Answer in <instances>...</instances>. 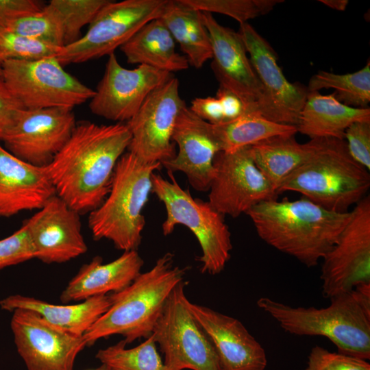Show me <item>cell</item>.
I'll return each mask as SVG.
<instances>
[{
	"instance_id": "34",
	"label": "cell",
	"mask_w": 370,
	"mask_h": 370,
	"mask_svg": "<svg viewBox=\"0 0 370 370\" xmlns=\"http://www.w3.org/2000/svg\"><path fill=\"white\" fill-rule=\"evenodd\" d=\"M195 10L230 16L240 24L271 12L282 0H180Z\"/></svg>"
},
{
	"instance_id": "36",
	"label": "cell",
	"mask_w": 370,
	"mask_h": 370,
	"mask_svg": "<svg viewBox=\"0 0 370 370\" xmlns=\"http://www.w3.org/2000/svg\"><path fill=\"white\" fill-rule=\"evenodd\" d=\"M304 370H370L367 360L316 345L312 348Z\"/></svg>"
},
{
	"instance_id": "14",
	"label": "cell",
	"mask_w": 370,
	"mask_h": 370,
	"mask_svg": "<svg viewBox=\"0 0 370 370\" xmlns=\"http://www.w3.org/2000/svg\"><path fill=\"white\" fill-rule=\"evenodd\" d=\"M12 312L14 341L27 370H73L77 356L86 346L83 336L66 332L32 310Z\"/></svg>"
},
{
	"instance_id": "37",
	"label": "cell",
	"mask_w": 370,
	"mask_h": 370,
	"mask_svg": "<svg viewBox=\"0 0 370 370\" xmlns=\"http://www.w3.org/2000/svg\"><path fill=\"white\" fill-rule=\"evenodd\" d=\"M32 258H35V253L24 223L11 235L0 240V269Z\"/></svg>"
},
{
	"instance_id": "22",
	"label": "cell",
	"mask_w": 370,
	"mask_h": 370,
	"mask_svg": "<svg viewBox=\"0 0 370 370\" xmlns=\"http://www.w3.org/2000/svg\"><path fill=\"white\" fill-rule=\"evenodd\" d=\"M56 195L47 166L25 162L0 144V217L39 210Z\"/></svg>"
},
{
	"instance_id": "43",
	"label": "cell",
	"mask_w": 370,
	"mask_h": 370,
	"mask_svg": "<svg viewBox=\"0 0 370 370\" xmlns=\"http://www.w3.org/2000/svg\"><path fill=\"white\" fill-rule=\"evenodd\" d=\"M319 1L332 9L338 11L345 10L348 5L347 0H319Z\"/></svg>"
},
{
	"instance_id": "3",
	"label": "cell",
	"mask_w": 370,
	"mask_h": 370,
	"mask_svg": "<svg viewBox=\"0 0 370 370\" xmlns=\"http://www.w3.org/2000/svg\"><path fill=\"white\" fill-rule=\"evenodd\" d=\"M325 308L293 307L262 297L257 306L286 332L321 336L338 352L366 360L370 358V284L334 296Z\"/></svg>"
},
{
	"instance_id": "18",
	"label": "cell",
	"mask_w": 370,
	"mask_h": 370,
	"mask_svg": "<svg viewBox=\"0 0 370 370\" xmlns=\"http://www.w3.org/2000/svg\"><path fill=\"white\" fill-rule=\"evenodd\" d=\"M238 33L263 89L265 118L296 127L307 88L288 81L274 49L249 23L240 24Z\"/></svg>"
},
{
	"instance_id": "42",
	"label": "cell",
	"mask_w": 370,
	"mask_h": 370,
	"mask_svg": "<svg viewBox=\"0 0 370 370\" xmlns=\"http://www.w3.org/2000/svg\"><path fill=\"white\" fill-rule=\"evenodd\" d=\"M215 97L218 98L222 105L224 123L234 121L245 113L244 106L241 99L227 89L219 86Z\"/></svg>"
},
{
	"instance_id": "20",
	"label": "cell",
	"mask_w": 370,
	"mask_h": 370,
	"mask_svg": "<svg viewBox=\"0 0 370 370\" xmlns=\"http://www.w3.org/2000/svg\"><path fill=\"white\" fill-rule=\"evenodd\" d=\"M173 140L178 151L162 166L168 173H184L195 190H208L214 173V159L221 151L213 125L197 116L186 106L177 119Z\"/></svg>"
},
{
	"instance_id": "29",
	"label": "cell",
	"mask_w": 370,
	"mask_h": 370,
	"mask_svg": "<svg viewBox=\"0 0 370 370\" xmlns=\"http://www.w3.org/2000/svg\"><path fill=\"white\" fill-rule=\"evenodd\" d=\"M213 127L221 151H232L273 136L297 132L295 126L273 122L255 112H245L234 121Z\"/></svg>"
},
{
	"instance_id": "10",
	"label": "cell",
	"mask_w": 370,
	"mask_h": 370,
	"mask_svg": "<svg viewBox=\"0 0 370 370\" xmlns=\"http://www.w3.org/2000/svg\"><path fill=\"white\" fill-rule=\"evenodd\" d=\"M182 281L171 292L152 336L168 370H221L209 337L190 312Z\"/></svg>"
},
{
	"instance_id": "12",
	"label": "cell",
	"mask_w": 370,
	"mask_h": 370,
	"mask_svg": "<svg viewBox=\"0 0 370 370\" xmlns=\"http://www.w3.org/2000/svg\"><path fill=\"white\" fill-rule=\"evenodd\" d=\"M214 173L208 202L223 215L236 218L278 193L256 165L250 146L219 151L214 159Z\"/></svg>"
},
{
	"instance_id": "38",
	"label": "cell",
	"mask_w": 370,
	"mask_h": 370,
	"mask_svg": "<svg viewBox=\"0 0 370 370\" xmlns=\"http://www.w3.org/2000/svg\"><path fill=\"white\" fill-rule=\"evenodd\" d=\"M344 140L352 158L370 170V121L352 123L345 130Z\"/></svg>"
},
{
	"instance_id": "39",
	"label": "cell",
	"mask_w": 370,
	"mask_h": 370,
	"mask_svg": "<svg viewBox=\"0 0 370 370\" xmlns=\"http://www.w3.org/2000/svg\"><path fill=\"white\" fill-rule=\"evenodd\" d=\"M25 109L0 77V140Z\"/></svg>"
},
{
	"instance_id": "26",
	"label": "cell",
	"mask_w": 370,
	"mask_h": 370,
	"mask_svg": "<svg viewBox=\"0 0 370 370\" xmlns=\"http://www.w3.org/2000/svg\"><path fill=\"white\" fill-rule=\"evenodd\" d=\"M175 43L159 18L143 25L120 49L130 64L147 65L173 73L189 66L186 57L176 51Z\"/></svg>"
},
{
	"instance_id": "5",
	"label": "cell",
	"mask_w": 370,
	"mask_h": 370,
	"mask_svg": "<svg viewBox=\"0 0 370 370\" xmlns=\"http://www.w3.org/2000/svg\"><path fill=\"white\" fill-rule=\"evenodd\" d=\"M309 158L278 188L300 193L329 210L349 212L370 188L369 171L349 154L344 139L317 138Z\"/></svg>"
},
{
	"instance_id": "4",
	"label": "cell",
	"mask_w": 370,
	"mask_h": 370,
	"mask_svg": "<svg viewBox=\"0 0 370 370\" xmlns=\"http://www.w3.org/2000/svg\"><path fill=\"white\" fill-rule=\"evenodd\" d=\"M186 268L175 264L166 252L147 271L122 291L110 294L108 310L83 335L86 346L119 334L125 343L149 337L174 288L184 280Z\"/></svg>"
},
{
	"instance_id": "35",
	"label": "cell",
	"mask_w": 370,
	"mask_h": 370,
	"mask_svg": "<svg viewBox=\"0 0 370 370\" xmlns=\"http://www.w3.org/2000/svg\"><path fill=\"white\" fill-rule=\"evenodd\" d=\"M62 47L0 28V66L7 60L56 57Z\"/></svg>"
},
{
	"instance_id": "41",
	"label": "cell",
	"mask_w": 370,
	"mask_h": 370,
	"mask_svg": "<svg viewBox=\"0 0 370 370\" xmlns=\"http://www.w3.org/2000/svg\"><path fill=\"white\" fill-rule=\"evenodd\" d=\"M188 108L197 116L212 125L225 123L223 107L217 97H197Z\"/></svg>"
},
{
	"instance_id": "32",
	"label": "cell",
	"mask_w": 370,
	"mask_h": 370,
	"mask_svg": "<svg viewBox=\"0 0 370 370\" xmlns=\"http://www.w3.org/2000/svg\"><path fill=\"white\" fill-rule=\"evenodd\" d=\"M3 28L60 47L65 45L61 21L49 4L37 12L10 22Z\"/></svg>"
},
{
	"instance_id": "46",
	"label": "cell",
	"mask_w": 370,
	"mask_h": 370,
	"mask_svg": "<svg viewBox=\"0 0 370 370\" xmlns=\"http://www.w3.org/2000/svg\"><path fill=\"white\" fill-rule=\"evenodd\" d=\"M95 370H102L101 367H99L98 369H97Z\"/></svg>"
},
{
	"instance_id": "16",
	"label": "cell",
	"mask_w": 370,
	"mask_h": 370,
	"mask_svg": "<svg viewBox=\"0 0 370 370\" xmlns=\"http://www.w3.org/2000/svg\"><path fill=\"white\" fill-rule=\"evenodd\" d=\"M76 126L72 109H24L2 138L16 157L47 166L64 146Z\"/></svg>"
},
{
	"instance_id": "13",
	"label": "cell",
	"mask_w": 370,
	"mask_h": 370,
	"mask_svg": "<svg viewBox=\"0 0 370 370\" xmlns=\"http://www.w3.org/2000/svg\"><path fill=\"white\" fill-rule=\"evenodd\" d=\"M186 106L173 77L154 90L126 123L131 134L127 151L143 162L161 164L176 153L173 133L177 119Z\"/></svg>"
},
{
	"instance_id": "40",
	"label": "cell",
	"mask_w": 370,
	"mask_h": 370,
	"mask_svg": "<svg viewBox=\"0 0 370 370\" xmlns=\"http://www.w3.org/2000/svg\"><path fill=\"white\" fill-rule=\"evenodd\" d=\"M43 6L36 0H0V28L23 16L40 11Z\"/></svg>"
},
{
	"instance_id": "24",
	"label": "cell",
	"mask_w": 370,
	"mask_h": 370,
	"mask_svg": "<svg viewBox=\"0 0 370 370\" xmlns=\"http://www.w3.org/2000/svg\"><path fill=\"white\" fill-rule=\"evenodd\" d=\"M111 304L110 295L92 297L70 305H57L32 297L12 295L0 301V307L11 312L17 309L34 311L47 322L73 334L83 336Z\"/></svg>"
},
{
	"instance_id": "8",
	"label": "cell",
	"mask_w": 370,
	"mask_h": 370,
	"mask_svg": "<svg viewBox=\"0 0 370 370\" xmlns=\"http://www.w3.org/2000/svg\"><path fill=\"white\" fill-rule=\"evenodd\" d=\"M169 0L108 1L86 34L56 56L62 65L79 64L113 53L143 25L160 18Z\"/></svg>"
},
{
	"instance_id": "23",
	"label": "cell",
	"mask_w": 370,
	"mask_h": 370,
	"mask_svg": "<svg viewBox=\"0 0 370 370\" xmlns=\"http://www.w3.org/2000/svg\"><path fill=\"white\" fill-rule=\"evenodd\" d=\"M143 264L136 250L123 251L119 258L106 264L100 256H95L69 281L60 295V300L64 304L83 301L119 292L141 273Z\"/></svg>"
},
{
	"instance_id": "25",
	"label": "cell",
	"mask_w": 370,
	"mask_h": 370,
	"mask_svg": "<svg viewBox=\"0 0 370 370\" xmlns=\"http://www.w3.org/2000/svg\"><path fill=\"white\" fill-rule=\"evenodd\" d=\"M370 121V108H357L336 100L333 95L308 92L296 125L297 132L310 139H344L347 128L354 122Z\"/></svg>"
},
{
	"instance_id": "27",
	"label": "cell",
	"mask_w": 370,
	"mask_h": 370,
	"mask_svg": "<svg viewBox=\"0 0 370 370\" xmlns=\"http://www.w3.org/2000/svg\"><path fill=\"white\" fill-rule=\"evenodd\" d=\"M253 160L277 193L284 180L311 155L314 140L298 143L295 135L275 136L250 146Z\"/></svg>"
},
{
	"instance_id": "45",
	"label": "cell",
	"mask_w": 370,
	"mask_h": 370,
	"mask_svg": "<svg viewBox=\"0 0 370 370\" xmlns=\"http://www.w3.org/2000/svg\"><path fill=\"white\" fill-rule=\"evenodd\" d=\"M0 77H1V66H0Z\"/></svg>"
},
{
	"instance_id": "6",
	"label": "cell",
	"mask_w": 370,
	"mask_h": 370,
	"mask_svg": "<svg viewBox=\"0 0 370 370\" xmlns=\"http://www.w3.org/2000/svg\"><path fill=\"white\" fill-rule=\"evenodd\" d=\"M162 166L125 153L118 161L109 193L92 210L88 225L95 240L107 239L123 251L137 250L145 219L143 208L152 189L151 177Z\"/></svg>"
},
{
	"instance_id": "30",
	"label": "cell",
	"mask_w": 370,
	"mask_h": 370,
	"mask_svg": "<svg viewBox=\"0 0 370 370\" xmlns=\"http://www.w3.org/2000/svg\"><path fill=\"white\" fill-rule=\"evenodd\" d=\"M308 92L332 88L339 102L353 108H369L370 103V63L358 71L336 74L320 71L312 75L306 87Z\"/></svg>"
},
{
	"instance_id": "19",
	"label": "cell",
	"mask_w": 370,
	"mask_h": 370,
	"mask_svg": "<svg viewBox=\"0 0 370 370\" xmlns=\"http://www.w3.org/2000/svg\"><path fill=\"white\" fill-rule=\"evenodd\" d=\"M35 258L45 263H63L87 251L79 213L57 195L23 223Z\"/></svg>"
},
{
	"instance_id": "31",
	"label": "cell",
	"mask_w": 370,
	"mask_h": 370,
	"mask_svg": "<svg viewBox=\"0 0 370 370\" xmlns=\"http://www.w3.org/2000/svg\"><path fill=\"white\" fill-rule=\"evenodd\" d=\"M126 345L122 340L99 349L95 357L111 370H168L152 335L133 348L127 349Z\"/></svg>"
},
{
	"instance_id": "44",
	"label": "cell",
	"mask_w": 370,
	"mask_h": 370,
	"mask_svg": "<svg viewBox=\"0 0 370 370\" xmlns=\"http://www.w3.org/2000/svg\"><path fill=\"white\" fill-rule=\"evenodd\" d=\"M101 367L102 370H111L110 368H108V367L103 365H102Z\"/></svg>"
},
{
	"instance_id": "33",
	"label": "cell",
	"mask_w": 370,
	"mask_h": 370,
	"mask_svg": "<svg viewBox=\"0 0 370 370\" xmlns=\"http://www.w3.org/2000/svg\"><path fill=\"white\" fill-rule=\"evenodd\" d=\"M109 0H51L48 3L58 14L64 34L65 45L77 40L81 30L90 25ZM64 45V46H65Z\"/></svg>"
},
{
	"instance_id": "7",
	"label": "cell",
	"mask_w": 370,
	"mask_h": 370,
	"mask_svg": "<svg viewBox=\"0 0 370 370\" xmlns=\"http://www.w3.org/2000/svg\"><path fill=\"white\" fill-rule=\"evenodd\" d=\"M170 180L153 173L152 189L166 209V219L162 224L164 236L171 234L177 225H183L195 235L201 249L198 260L203 273L217 275L225 269L231 257V232L224 215L210 203L194 198L168 173Z\"/></svg>"
},
{
	"instance_id": "1",
	"label": "cell",
	"mask_w": 370,
	"mask_h": 370,
	"mask_svg": "<svg viewBox=\"0 0 370 370\" xmlns=\"http://www.w3.org/2000/svg\"><path fill=\"white\" fill-rule=\"evenodd\" d=\"M126 123L84 121L47 166L56 195L78 212H91L108 195L116 165L127 149Z\"/></svg>"
},
{
	"instance_id": "28",
	"label": "cell",
	"mask_w": 370,
	"mask_h": 370,
	"mask_svg": "<svg viewBox=\"0 0 370 370\" xmlns=\"http://www.w3.org/2000/svg\"><path fill=\"white\" fill-rule=\"evenodd\" d=\"M160 18L180 45L189 64L199 69L212 59L210 35L199 11L187 7L180 0H169Z\"/></svg>"
},
{
	"instance_id": "11",
	"label": "cell",
	"mask_w": 370,
	"mask_h": 370,
	"mask_svg": "<svg viewBox=\"0 0 370 370\" xmlns=\"http://www.w3.org/2000/svg\"><path fill=\"white\" fill-rule=\"evenodd\" d=\"M321 289L331 298L370 284V196L350 211L336 242L322 259Z\"/></svg>"
},
{
	"instance_id": "15",
	"label": "cell",
	"mask_w": 370,
	"mask_h": 370,
	"mask_svg": "<svg viewBox=\"0 0 370 370\" xmlns=\"http://www.w3.org/2000/svg\"><path fill=\"white\" fill-rule=\"evenodd\" d=\"M173 77V73L147 65H138L134 69L124 68L114 53H111L89 108L92 114L106 119L127 123L148 96Z\"/></svg>"
},
{
	"instance_id": "17",
	"label": "cell",
	"mask_w": 370,
	"mask_h": 370,
	"mask_svg": "<svg viewBox=\"0 0 370 370\" xmlns=\"http://www.w3.org/2000/svg\"><path fill=\"white\" fill-rule=\"evenodd\" d=\"M200 12L210 35L211 67L219 86L236 95L245 112L258 113L265 118L263 89L238 32L221 25L212 14Z\"/></svg>"
},
{
	"instance_id": "21",
	"label": "cell",
	"mask_w": 370,
	"mask_h": 370,
	"mask_svg": "<svg viewBox=\"0 0 370 370\" xmlns=\"http://www.w3.org/2000/svg\"><path fill=\"white\" fill-rule=\"evenodd\" d=\"M188 308L212 342L221 370H264L263 347L237 319L188 302Z\"/></svg>"
},
{
	"instance_id": "2",
	"label": "cell",
	"mask_w": 370,
	"mask_h": 370,
	"mask_svg": "<svg viewBox=\"0 0 370 370\" xmlns=\"http://www.w3.org/2000/svg\"><path fill=\"white\" fill-rule=\"evenodd\" d=\"M246 214L267 245L312 267L335 244L349 219L350 211L329 210L301 197L293 201H264Z\"/></svg>"
},
{
	"instance_id": "9",
	"label": "cell",
	"mask_w": 370,
	"mask_h": 370,
	"mask_svg": "<svg viewBox=\"0 0 370 370\" xmlns=\"http://www.w3.org/2000/svg\"><path fill=\"white\" fill-rule=\"evenodd\" d=\"M1 77L25 109H72L93 97L95 90L63 69L56 57L36 60H7Z\"/></svg>"
}]
</instances>
